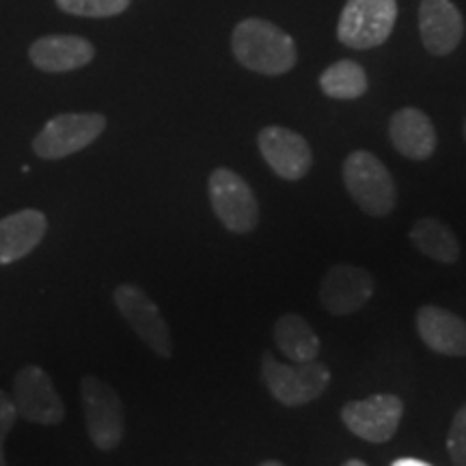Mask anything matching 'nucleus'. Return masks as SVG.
<instances>
[{"mask_svg": "<svg viewBox=\"0 0 466 466\" xmlns=\"http://www.w3.org/2000/svg\"><path fill=\"white\" fill-rule=\"evenodd\" d=\"M231 50L242 67L264 76L288 74L299 61L294 39L261 17H247L236 26Z\"/></svg>", "mask_w": 466, "mask_h": 466, "instance_id": "nucleus-1", "label": "nucleus"}, {"mask_svg": "<svg viewBox=\"0 0 466 466\" xmlns=\"http://www.w3.org/2000/svg\"><path fill=\"white\" fill-rule=\"evenodd\" d=\"M343 184L354 203L370 217H389L398 203V190L391 173L370 151L360 149L348 156L343 162Z\"/></svg>", "mask_w": 466, "mask_h": 466, "instance_id": "nucleus-2", "label": "nucleus"}, {"mask_svg": "<svg viewBox=\"0 0 466 466\" xmlns=\"http://www.w3.org/2000/svg\"><path fill=\"white\" fill-rule=\"evenodd\" d=\"M261 378L268 391L283 406L299 408L318 400L330 384V371L322 363L285 365L270 352L261 357Z\"/></svg>", "mask_w": 466, "mask_h": 466, "instance_id": "nucleus-3", "label": "nucleus"}, {"mask_svg": "<svg viewBox=\"0 0 466 466\" xmlns=\"http://www.w3.org/2000/svg\"><path fill=\"white\" fill-rule=\"evenodd\" d=\"M86 434L93 445L102 451L119 447L126 434V415L121 398L110 384L96 376H85L80 382Z\"/></svg>", "mask_w": 466, "mask_h": 466, "instance_id": "nucleus-4", "label": "nucleus"}, {"mask_svg": "<svg viewBox=\"0 0 466 466\" xmlns=\"http://www.w3.org/2000/svg\"><path fill=\"white\" fill-rule=\"evenodd\" d=\"M398 0H348L337 25V37L352 50L378 48L393 33Z\"/></svg>", "mask_w": 466, "mask_h": 466, "instance_id": "nucleus-5", "label": "nucleus"}, {"mask_svg": "<svg viewBox=\"0 0 466 466\" xmlns=\"http://www.w3.org/2000/svg\"><path fill=\"white\" fill-rule=\"evenodd\" d=\"M214 214L231 233H250L259 225V203L250 186L231 168H217L208 179Z\"/></svg>", "mask_w": 466, "mask_h": 466, "instance_id": "nucleus-6", "label": "nucleus"}, {"mask_svg": "<svg viewBox=\"0 0 466 466\" xmlns=\"http://www.w3.org/2000/svg\"><path fill=\"white\" fill-rule=\"evenodd\" d=\"M106 130V116L97 113H66L52 116L35 137L33 149L42 160H61L78 154Z\"/></svg>", "mask_w": 466, "mask_h": 466, "instance_id": "nucleus-7", "label": "nucleus"}, {"mask_svg": "<svg viewBox=\"0 0 466 466\" xmlns=\"http://www.w3.org/2000/svg\"><path fill=\"white\" fill-rule=\"evenodd\" d=\"M113 300L121 318L147 343L151 352L162 359L173 357V337L160 309L138 285L121 283L113 291Z\"/></svg>", "mask_w": 466, "mask_h": 466, "instance_id": "nucleus-8", "label": "nucleus"}, {"mask_svg": "<svg viewBox=\"0 0 466 466\" xmlns=\"http://www.w3.org/2000/svg\"><path fill=\"white\" fill-rule=\"evenodd\" d=\"M14 404L17 417L37 425H58L66 419V406L55 382L42 367L26 365L14 376Z\"/></svg>", "mask_w": 466, "mask_h": 466, "instance_id": "nucleus-9", "label": "nucleus"}, {"mask_svg": "<svg viewBox=\"0 0 466 466\" xmlns=\"http://www.w3.org/2000/svg\"><path fill=\"white\" fill-rule=\"evenodd\" d=\"M401 417H404V401L398 395L389 393L348 401L341 408V419L350 432L370 442L391 441L398 432Z\"/></svg>", "mask_w": 466, "mask_h": 466, "instance_id": "nucleus-10", "label": "nucleus"}, {"mask_svg": "<svg viewBox=\"0 0 466 466\" xmlns=\"http://www.w3.org/2000/svg\"><path fill=\"white\" fill-rule=\"evenodd\" d=\"M374 275L354 264H335L319 285V302L333 316H350L363 309L374 296Z\"/></svg>", "mask_w": 466, "mask_h": 466, "instance_id": "nucleus-11", "label": "nucleus"}, {"mask_svg": "<svg viewBox=\"0 0 466 466\" xmlns=\"http://www.w3.org/2000/svg\"><path fill=\"white\" fill-rule=\"evenodd\" d=\"M258 147L268 167L288 182H299L313 165L307 138L283 126H268L258 134Z\"/></svg>", "mask_w": 466, "mask_h": 466, "instance_id": "nucleus-12", "label": "nucleus"}, {"mask_svg": "<svg viewBox=\"0 0 466 466\" xmlns=\"http://www.w3.org/2000/svg\"><path fill=\"white\" fill-rule=\"evenodd\" d=\"M419 33H421V42L430 55H451L462 42V14L451 0H421V5H419Z\"/></svg>", "mask_w": 466, "mask_h": 466, "instance_id": "nucleus-13", "label": "nucleus"}, {"mask_svg": "<svg viewBox=\"0 0 466 466\" xmlns=\"http://www.w3.org/2000/svg\"><path fill=\"white\" fill-rule=\"evenodd\" d=\"M425 346L442 357H466V322L450 309L423 305L415 318Z\"/></svg>", "mask_w": 466, "mask_h": 466, "instance_id": "nucleus-14", "label": "nucleus"}, {"mask_svg": "<svg viewBox=\"0 0 466 466\" xmlns=\"http://www.w3.org/2000/svg\"><path fill=\"white\" fill-rule=\"evenodd\" d=\"M28 56L42 72L63 74L89 66L96 56V48L78 35H48L31 46Z\"/></svg>", "mask_w": 466, "mask_h": 466, "instance_id": "nucleus-15", "label": "nucleus"}, {"mask_svg": "<svg viewBox=\"0 0 466 466\" xmlns=\"http://www.w3.org/2000/svg\"><path fill=\"white\" fill-rule=\"evenodd\" d=\"M48 231V218L39 209H20L0 218V266L15 264L33 253Z\"/></svg>", "mask_w": 466, "mask_h": 466, "instance_id": "nucleus-16", "label": "nucleus"}, {"mask_svg": "<svg viewBox=\"0 0 466 466\" xmlns=\"http://www.w3.org/2000/svg\"><path fill=\"white\" fill-rule=\"evenodd\" d=\"M389 137L393 147L410 160H428L436 151L432 119L419 108H400L389 121Z\"/></svg>", "mask_w": 466, "mask_h": 466, "instance_id": "nucleus-17", "label": "nucleus"}, {"mask_svg": "<svg viewBox=\"0 0 466 466\" xmlns=\"http://www.w3.org/2000/svg\"><path fill=\"white\" fill-rule=\"evenodd\" d=\"M275 343L291 363H311L319 354V339L311 324L299 313H285L275 324Z\"/></svg>", "mask_w": 466, "mask_h": 466, "instance_id": "nucleus-18", "label": "nucleus"}, {"mask_svg": "<svg viewBox=\"0 0 466 466\" xmlns=\"http://www.w3.org/2000/svg\"><path fill=\"white\" fill-rule=\"evenodd\" d=\"M408 236H410V242L415 244L419 253L439 261V264H456L460 253H462L456 233L451 231L450 225H445L439 218H419L410 227Z\"/></svg>", "mask_w": 466, "mask_h": 466, "instance_id": "nucleus-19", "label": "nucleus"}, {"mask_svg": "<svg viewBox=\"0 0 466 466\" xmlns=\"http://www.w3.org/2000/svg\"><path fill=\"white\" fill-rule=\"evenodd\" d=\"M365 69L354 61H337L319 76V86L333 100H357L367 91Z\"/></svg>", "mask_w": 466, "mask_h": 466, "instance_id": "nucleus-20", "label": "nucleus"}, {"mask_svg": "<svg viewBox=\"0 0 466 466\" xmlns=\"http://www.w3.org/2000/svg\"><path fill=\"white\" fill-rule=\"evenodd\" d=\"M132 0H56L66 14L83 17H110L119 15L130 7Z\"/></svg>", "mask_w": 466, "mask_h": 466, "instance_id": "nucleus-21", "label": "nucleus"}, {"mask_svg": "<svg viewBox=\"0 0 466 466\" xmlns=\"http://www.w3.org/2000/svg\"><path fill=\"white\" fill-rule=\"evenodd\" d=\"M447 451L453 466H466V404L453 417L450 436H447Z\"/></svg>", "mask_w": 466, "mask_h": 466, "instance_id": "nucleus-22", "label": "nucleus"}, {"mask_svg": "<svg viewBox=\"0 0 466 466\" xmlns=\"http://www.w3.org/2000/svg\"><path fill=\"white\" fill-rule=\"evenodd\" d=\"M17 421V410L14 404V398L9 393H5L0 389V466H7V460H5V441L14 425Z\"/></svg>", "mask_w": 466, "mask_h": 466, "instance_id": "nucleus-23", "label": "nucleus"}, {"mask_svg": "<svg viewBox=\"0 0 466 466\" xmlns=\"http://www.w3.org/2000/svg\"><path fill=\"white\" fill-rule=\"evenodd\" d=\"M391 466H432V464L423 462V460H417V458H401V460H395Z\"/></svg>", "mask_w": 466, "mask_h": 466, "instance_id": "nucleus-24", "label": "nucleus"}, {"mask_svg": "<svg viewBox=\"0 0 466 466\" xmlns=\"http://www.w3.org/2000/svg\"><path fill=\"white\" fill-rule=\"evenodd\" d=\"M259 466H285V464L279 462V460H266V462H261Z\"/></svg>", "mask_w": 466, "mask_h": 466, "instance_id": "nucleus-25", "label": "nucleus"}, {"mask_svg": "<svg viewBox=\"0 0 466 466\" xmlns=\"http://www.w3.org/2000/svg\"><path fill=\"white\" fill-rule=\"evenodd\" d=\"M343 466H367V464L360 462V460H348V462L343 464Z\"/></svg>", "mask_w": 466, "mask_h": 466, "instance_id": "nucleus-26", "label": "nucleus"}, {"mask_svg": "<svg viewBox=\"0 0 466 466\" xmlns=\"http://www.w3.org/2000/svg\"><path fill=\"white\" fill-rule=\"evenodd\" d=\"M464 138H466V124H464Z\"/></svg>", "mask_w": 466, "mask_h": 466, "instance_id": "nucleus-27", "label": "nucleus"}]
</instances>
